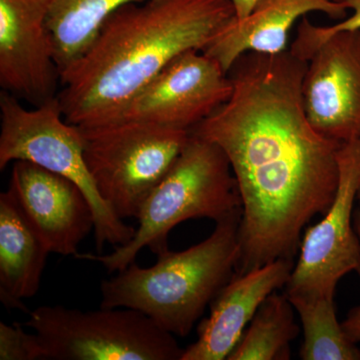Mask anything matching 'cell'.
Returning <instances> with one entry per match:
<instances>
[{
	"label": "cell",
	"instance_id": "6da1fadb",
	"mask_svg": "<svg viewBox=\"0 0 360 360\" xmlns=\"http://www.w3.org/2000/svg\"><path fill=\"white\" fill-rule=\"evenodd\" d=\"M307 65L288 49L246 52L229 71L231 98L189 131L224 150L238 182V274L293 259L303 229L335 200L342 142L310 124L302 101Z\"/></svg>",
	"mask_w": 360,
	"mask_h": 360
},
{
	"label": "cell",
	"instance_id": "7a4b0ae2",
	"mask_svg": "<svg viewBox=\"0 0 360 360\" xmlns=\"http://www.w3.org/2000/svg\"><path fill=\"white\" fill-rule=\"evenodd\" d=\"M234 16L231 0H144L120 7L60 73L58 99L66 122H108L175 58L205 49Z\"/></svg>",
	"mask_w": 360,
	"mask_h": 360
},
{
	"label": "cell",
	"instance_id": "3957f363",
	"mask_svg": "<svg viewBox=\"0 0 360 360\" xmlns=\"http://www.w3.org/2000/svg\"><path fill=\"white\" fill-rule=\"evenodd\" d=\"M243 210L217 222L202 243L165 251L153 266L136 262L101 281V307L139 310L174 336H187L207 305L236 276Z\"/></svg>",
	"mask_w": 360,
	"mask_h": 360
},
{
	"label": "cell",
	"instance_id": "277c9868",
	"mask_svg": "<svg viewBox=\"0 0 360 360\" xmlns=\"http://www.w3.org/2000/svg\"><path fill=\"white\" fill-rule=\"evenodd\" d=\"M238 182L224 150L189 135L181 153L142 206L134 238L110 255L78 253L75 258L97 262L110 274L127 269L143 248L156 255L169 250L168 236L189 219L215 222L243 210Z\"/></svg>",
	"mask_w": 360,
	"mask_h": 360
},
{
	"label": "cell",
	"instance_id": "5b68a950",
	"mask_svg": "<svg viewBox=\"0 0 360 360\" xmlns=\"http://www.w3.org/2000/svg\"><path fill=\"white\" fill-rule=\"evenodd\" d=\"M0 120V169L15 161H30L75 181L94 210L97 253H103L105 245L116 248L131 240L136 229L120 219L97 193L85 165L80 130L66 122L58 96L27 110L2 90Z\"/></svg>",
	"mask_w": 360,
	"mask_h": 360
},
{
	"label": "cell",
	"instance_id": "8992f818",
	"mask_svg": "<svg viewBox=\"0 0 360 360\" xmlns=\"http://www.w3.org/2000/svg\"><path fill=\"white\" fill-rule=\"evenodd\" d=\"M97 193L122 220L142 206L179 158L189 132L142 122L78 127Z\"/></svg>",
	"mask_w": 360,
	"mask_h": 360
},
{
	"label": "cell",
	"instance_id": "52a82bcc",
	"mask_svg": "<svg viewBox=\"0 0 360 360\" xmlns=\"http://www.w3.org/2000/svg\"><path fill=\"white\" fill-rule=\"evenodd\" d=\"M23 326L39 336L46 360H180L184 352L150 317L125 307L44 305Z\"/></svg>",
	"mask_w": 360,
	"mask_h": 360
},
{
	"label": "cell",
	"instance_id": "ba28073f",
	"mask_svg": "<svg viewBox=\"0 0 360 360\" xmlns=\"http://www.w3.org/2000/svg\"><path fill=\"white\" fill-rule=\"evenodd\" d=\"M338 160L340 180L335 200L323 219L302 236L300 258L285 285L288 298H335L340 279L359 269L360 238L352 225V213L360 189V139L342 142Z\"/></svg>",
	"mask_w": 360,
	"mask_h": 360
},
{
	"label": "cell",
	"instance_id": "9c48e42d",
	"mask_svg": "<svg viewBox=\"0 0 360 360\" xmlns=\"http://www.w3.org/2000/svg\"><path fill=\"white\" fill-rule=\"evenodd\" d=\"M290 51L309 61L302 101L310 124L333 141L360 139V30L295 40Z\"/></svg>",
	"mask_w": 360,
	"mask_h": 360
},
{
	"label": "cell",
	"instance_id": "30bf717a",
	"mask_svg": "<svg viewBox=\"0 0 360 360\" xmlns=\"http://www.w3.org/2000/svg\"><path fill=\"white\" fill-rule=\"evenodd\" d=\"M232 91L229 73L215 59L189 51L168 63L104 123H149L189 132L226 103Z\"/></svg>",
	"mask_w": 360,
	"mask_h": 360
},
{
	"label": "cell",
	"instance_id": "8fae6325",
	"mask_svg": "<svg viewBox=\"0 0 360 360\" xmlns=\"http://www.w3.org/2000/svg\"><path fill=\"white\" fill-rule=\"evenodd\" d=\"M60 75L40 0H0V85L40 106L58 96Z\"/></svg>",
	"mask_w": 360,
	"mask_h": 360
},
{
	"label": "cell",
	"instance_id": "7c38bea8",
	"mask_svg": "<svg viewBox=\"0 0 360 360\" xmlns=\"http://www.w3.org/2000/svg\"><path fill=\"white\" fill-rule=\"evenodd\" d=\"M9 189L49 253L75 255L96 227L84 191L72 180L30 162H13Z\"/></svg>",
	"mask_w": 360,
	"mask_h": 360
},
{
	"label": "cell",
	"instance_id": "4fadbf2b",
	"mask_svg": "<svg viewBox=\"0 0 360 360\" xmlns=\"http://www.w3.org/2000/svg\"><path fill=\"white\" fill-rule=\"evenodd\" d=\"M293 259L276 262L232 277L210 303V314L198 328V340L184 348L180 360H224L240 340L262 303L285 286Z\"/></svg>",
	"mask_w": 360,
	"mask_h": 360
},
{
	"label": "cell",
	"instance_id": "5bb4252c",
	"mask_svg": "<svg viewBox=\"0 0 360 360\" xmlns=\"http://www.w3.org/2000/svg\"><path fill=\"white\" fill-rule=\"evenodd\" d=\"M322 13L333 20L347 18V9L335 0H257L243 20L233 18L202 52L229 73L246 52L278 54L288 51L291 27L307 13Z\"/></svg>",
	"mask_w": 360,
	"mask_h": 360
},
{
	"label": "cell",
	"instance_id": "9a60e30c",
	"mask_svg": "<svg viewBox=\"0 0 360 360\" xmlns=\"http://www.w3.org/2000/svg\"><path fill=\"white\" fill-rule=\"evenodd\" d=\"M49 251L11 189L0 193V300L28 312L23 300L39 292Z\"/></svg>",
	"mask_w": 360,
	"mask_h": 360
},
{
	"label": "cell",
	"instance_id": "2e32d148",
	"mask_svg": "<svg viewBox=\"0 0 360 360\" xmlns=\"http://www.w3.org/2000/svg\"><path fill=\"white\" fill-rule=\"evenodd\" d=\"M53 44L59 75L96 39L104 21L120 7L144 0H40Z\"/></svg>",
	"mask_w": 360,
	"mask_h": 360
},
{
	"label": "cell",
	"instance_id": "e0dca14e",
	"mask_svg": "<svg viewBox=\"0 0 360 360\" xmlns=\"http://www.w3.org/2000/svg\"><path fill=\"white\" fill-rule=\"evenodd\" d=\"M285 293L265 298L227 360H288L290 343L300 335Z\"/></svg>",
	"mask_w": 360,
	"mask_h": 360
},
{
	"label": "cell",
	"instance_id": "ac0fdd59",
	"mask_svg": "<svg viewBox=\"0 0 360 360\" xmlns=\"http://www.w3.org/2000/svg\"><path fill=\"white\" fill-rule=\"evenodd\" d=\"M302 321L303 360H360V349L345 335L336 316L335 298H288Z\"/></svg>",
	"mask_w": 360,
	"mask_h": 360
},
{
	"label": "cell",
	"instance_id": "d6986e66",
	"mask_svg": "<svg viewBox=\"0 0 360 360\" xmlns=\"http://www.w3.org/2000/svg\"><path fill=\"white\" fill-rule=\"evenodd\" d=\"M23 328L18 322H0V360H46L39 336Z\"/></svg>",
	"mask_w": 360,
	"mask_h": 360
},
{
	"label": "cell",
	"instance_id": "ffe728a7",
	"mask_svg": "<svg viewBox=\"0 0 360 360\" xmlns=\"http://www.w3.org/2000/svg\"><path fill=\"white\" fill-rule=\"evenodd\" d=\"M347 11H352L348 18L331 26H319L310 22L307 18H302L297 27L295 41L316 39L340 30H360V0H335Z\"/></svg>",
	"mask_w": 360,
	"mask_h": 360
},
{
	"label": "cell",
	"instance_id": "44dd1931",
	"mask_svg": "<svg viewBox=\"0 0 360 360\" xmlns=\"http://www.w3.org/2000/svg\"><path fill=\"white\" fill-rule=\"evenodd\" d=\"M354 224L355 231H356L360 238V210H357L354 214ZM356 271L359 272L360 276V264ZM341 326H342L343 330H345L348 340L355 343V345L360 342V304L350 310L347 319L341 323Z\"/></svg>",
	"mask_w": 360,
	"mask_h": 360
},
{
	"label": "cell",
	"instance_id": "7402d4cb",
	"mask_svg": "<svg viewBox=\"0 0 360 360\" xmlns=\"http://www.w3.org/2000/svg\"><path fill=\"white\" fill-rule=\"evenodd\" d=\"M231 2L236 11V18L243 20L250 14L257 0H231Z\"/></svg>",
	"mask_w": 360,
	"mask_h": 360
},
{
	"label": "cell",
	"instance_id": "603a6c76",
	"mask_svg": "<svg viewBox=\"0 0 360 360\" xmlns=\"http://www.w3.org/2000/svg\"><path fill=\"white\" fill-rule=\"evenodd\" d=\"M357 200H359V202L360 205V189H359V196H357Z\"/></svg>",
	"mask_w": 360,
	"mask_h": 360
}]
</instances>
